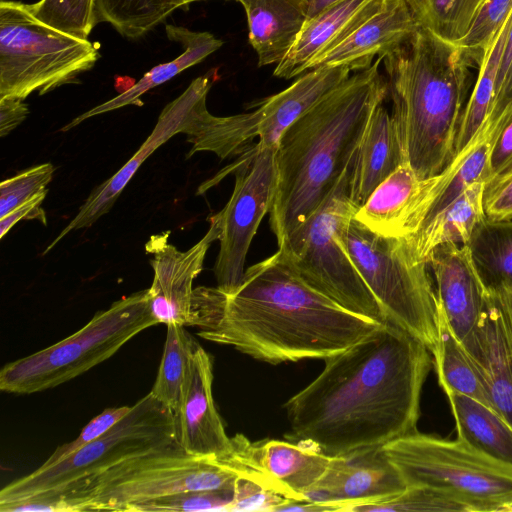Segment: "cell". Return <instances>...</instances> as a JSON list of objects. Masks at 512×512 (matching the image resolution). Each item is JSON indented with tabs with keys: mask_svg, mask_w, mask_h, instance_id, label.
Listing matches in <instances>:
<instances>
[{
	"mask_svg": "<svg viewBox=\"0 0 512 512\" xmlns=\"http://www.w3.org/2000/svg\"><path fill=\"white\" fill-rule=\"evenodd\" d=\"M428 348L386 321L284 404L291 436L330 457L382 447L417 431Z\"/></svg>",
	"mask_w": 512,
	"mask_h": 512,
	"instance_id": "1",
	"label": "cell"
},
{
	"mask_svg": "<svg viewBox=\"0 0 512 512\" xmlns=\"http://www.w3.org/2000/svg\"><path fill=\"white\" fill-rule=\"evenodd\" d=\"M382 323L315 290L280 249L246 269L238 288H194L188 326L201 338L270 364L326 359Z\"/></svg>",
	"mask_w": 512,
	"mask_h": 512,
	"instance_id": "2",
	"label": "cell"
},
{
	"mask_svg": "<svg viewBox=\"0 0 512 512\" xmlns=\"http://www.w3.org/2000/svg\"><path fill=\"white\" fill-rule=\"evenodd\" d=\"M382 61L350 74L282 133L269 211L278 243L322 205L352 163L374 109L388 95Z\"/></svg>",
	"mask_w": 512,
	"mask_h": 512,
	"instance_id": "3",
	"label": "cell"
},
{
	"mask_svg": "<svg viewBox=\"0 0 512 512\" xmlns=\"http://www.w3.org/2000/svg\"><path fill=\"white\" fill-rule=\"evenodd\" d=\"M383 65L406 162L420 179L438 175L454 159L475 65L457 44L421 27L383 56Z\"/></svg>",
	"mask_w": 512,
	"mask_h": 512,
	"instance_id": "4",
	"label": "cell"
},
{
	"mask_svg": "<svg viewBox=\"0 0 512 512\" xmlns=\"http://www.w3.org/2000/svg\"><path fill=\"white\" fill-rule=\"evenodd\" d=\"M336 237L380 305L386 320L406 330L433 354L439 341V310L426 262L405 237L377 234L348 217Z\"/></svg>",
	"mask_w": 512,
	"mask_h": 512,
	"instance_id": "5",
	"label": "cell"
},
{
	"mask_svg": "<svg viewBox=\"0 0 512 512\" xmlns=\"http://www.w3.org/2000/svg\"><path fill=\"white\" fill-rule=\"evenodd\" d=\"M227 462L187 453L178 442L135 456L75 482L49 498L72 511H125L132 504L175 493L231 487L239 478Z\"/></svg>",
	"mask_w": 512,
	"mask_h": 512,
	"instance_id": "6",
	"label": "cell"
},
{
	"mask_svg": "<svg viewBox=\"0 0 512 512\" xmlns=\"http://www.w3.org/2000/svg\"><path fill=\"white\" fill-rule=\"evenodd\" d=\"M156 324L148 290L135 292L95 313L67 338L7 363L0 371V389L32 394L59 386L107 360L130 339Z\"/></svg>",
	"mask_w": 512,
	"mask_h": 512,
	"instance_id": "7",
	"label": "cell"
},
{
	"mask_svg": "<svg viewBox=\"0 0 512 512\" xmlns=\"http://www.w3.org/2000/svg\"><path fill=\"white\" fill-rule=\"evenodd\" d=\"M99 57L97 45L42 22L30 4L0 1V98L74 83Z\"/></svg>",
	"mask_w": 512,
	"mask_h": 512,
	"instance_id": "8",
	"label": "cell"
},
{
	"mask_svg": "<svg viewBox=\"0 0 512 512\" xmlns=\"http://www.w3.org/2000/svg\"><path fill=\"white\" fill-rule=\"evenodd\" d=\"M407 487L450 494L471 512H509L512 467L477 451L457 437L447 440L418 431L381 447Z\"/></svg>",
	"mask_w": 512,
	"mask_h": 512,
	"instance_id": "9",
	"label": "cell"
},
{
	"mask_svg": "<svg viewBox=\"0 0 512 512\" xmlns=\"http://www.w3.org/2000/svg\"><path fill=\"white\" fill-rule=\"evenodd\" d=\"M353 161L322 205L289 232L278 249L315 290L351 312L384 323L383 310L336 237L342 221L358 210L349 197Z\"/></svg>",
	"mask_w": 512,
	"mask_h": 512,
	"instance_id": "10",
	"label": "cell"
},
{
	"mask_svg": "<svg viewBox=\"0 0 512 512\" xmlns=\"http://www.w3.org/2000/svg\"><path fill=\"white\" fill-rule=\"evenodd\" d=\"M177 441L174 413L150 393L100 438L57 464L39 467L0 491V507L35 497H52L71 484L99 474L126 459Z\"/></svg>",
	"mask_w": 512,
	"mask_h": 512,
	"instance_id": "11",
	"label": "cell"
},
{
	"mask_svg": "<svg viewBox=\"0 0 512 512\" xmlns=\"http://www.w3.org/2000/svg\"><path fill=\"white\" fill-rule=\"evenodd\" d=\"M227 172L218 173L201 184L197 194L216 185L227 173L235 174L232 195L218 212L220 248L214 265L217 287L235 291L245 274L246 257L263 217L270 211L276 190L275 148L256 143L245 151Z\"/></svg>",
	"mask_w": 512,
	"mask_h": 512,
	"instance_id": "12",
	"label": "cell"
},
{
	"mask_svg": "<svg viewBox=\"0 0 512 512\" xmlns=\"http://www.w3.org/2000/svg\"><path fill=\"white\" fill-rule=\"evenodd\" d=\"M231 441V452L220 460L240 477L298 501L305 500L304 494L323 478L333 459L315 448L281 440L251 442L236 434Z\"/></svg>",
	"mask_w": 512,
	"mask_h": 512,
	"instance_id": "13",
	"label": "cell"
},
{
	"mask_svg": "<svg viewBox=\"0 0 512 512\" xmlns=\"http://www.w3.org/2000/svg\"><path fill=\"white\" fill-rule=\"evenodd\" d=\"M207 233L186 251H180L168 242L169 232L153 235L146 251L153 255L150 263L154 271L148 290L152 315L158 324L188 326L193 295V282L203 269L206 253L219 240L221 227L218 213L209 218Z\"/></svg>",
	"mask_w": 512,
	"mask_h": 512,
	"instance_id": "14",
	"label": "cell"
},
{
	"mask_svg": "<svg viewBox=\"0 0 512 512\" xmlns=\"http://www.w3.org/2000/svg\"><path fill=\"white\" fill-rule=\"evenodd\" d=\"M213 75L214 72L209 71L197 77L181 95L163 108L154 129L136 153L112 177L91 192L75 217L50 243L43 254L48 253L70 232L90 227L109 212L141 164L171 137L183 133L194 105L202 96L207 95L212 87Z\"/></svg>",
	"mask_w": 512,
	"mask_h": 512,
	"instance_id": "15",
	"label": "cell"
},
{
	"mask_svg": "<svg viewBox=\"0 0 512 512\" xmlns=\"http://www.w3.org/2000/svg\"><path fill=\"white\" fill-rule=\"evenodd\" d=\"M406 488L397 468L378 447L333 457L326 474L304 499L351 512L359 505L394 498Z\"/></svg>",
	"mask_w": 512,
	"mask_h": 512,
	"instance_id": "16",
	"label": "cell"
},
{
	"mask_svg": "<svg viewBox=\"0 0 512 512\" xmlns=\"http://www.w3.org/2000/svg\"><path fill=\"white\" fill-rule=\"evenodd\" d=\"M495 411L512 427V289L486 292V305L471 338L462 344Z\"/></svg>",
	"mask_w": 512,
	"mask_h": 512,
	"instance_id": "17",
	"label": "cell"
},
{
	"mask_svg": "<svg viewBox=\"0 0 512 512\" xmlns=\"http://www.w3.org/2000/svg\"><path fill=\"white\" fill-rule=\"evenodd\" d=\"M213 362L198 343L174 412L177 441L189 454L222 459L232 450L216 409L213 394Z\"/></svg>",
	"mask_w": 512,
	"mask_h": 512,
	"instance_id": "18",
	"label": "cell"
},
{
	"mask_svg": "<svg viewBox=\"0 0 512 512\" xmlns=\"http://www.w3.org/2000/svg\"><path fill=\"white\" fill-rule=\"evenodd\" d=\"M433 273L438 306L461 344L466 343L480 321L486 290L472 262L467 245L443 244L427 259Z\"/></svg>",
	"mask_w": 512,
	"mask_h": 512,
	"instance_id": "19",
	"label": "cell"
},
{
	"mask_svg": "<svg viewBox=\"0 0 512 512\" xmlns=\"http://www.w3.org/2000/svg\"><path fill=\"white\" fill-rule=\"evenodd\" d=\"M419 28L405 0H384L376 13L335 48L314 59L308 70L321 66L367 69L375 56L390 53Z\"/></svg>",
	"mask_w": 512,
	"mask_h": 512,
	"instance_id": "20",
	"label": "cell"
},
{
	"mask_svg": "<svg viewBox=\"0 0 512 512\" xmlns=\"http://www.w3.org/2000/svg\"><path fill=\"white\" fill-rule=\"evenodd\" d=\"M384 0H343L307 20L296 42L274 69V76L290 79L349 37L376 13Z\"/></svg>",
	"mask_w": 512,
	"mask_h": 512,
	"instance_id": "21",
	"label": "cell"
},
{
	"mask_svg": "<svg viewBox=\"0 0 512 512\" xmlns=\"http://www.w3.org/2000/svg\"><path fill=\"white\" fill-rule=\"evenodd\" d=\"M310 70L285 90L258 104L257 143L260 146L276 148L282 133L351 73L341 66H321Z\"/></svg>",
	"mask_w": 512,
	"mask_h": 512,
	"instance_id": "22",
	"label": "cell"
},
{
	"mask_svg": "<svg viewBox=\"0 0 512 512\" xmlns=\"http://www.w3.org/2000/svg\"><path fill=\"white\" fill-rule=\"evenodd\" d=\"M406 159L391 114L383 103L373 111L353 161L349 197L358 209Z\"/></svg>",
	"mask_w": 512,
	"mask_h": 512,
	"instance_id": "23",
	"label": "cell"
},
{
	"mask_svg": "<svg viewBox=\"0 0 512 512\" xmlns=\"http://www.w3.org/2000/svg\"><path fill=\"white\" fill-rule=\"evenodd\" d=\"M244 7L249 42L258 65L279 64L307 22L304 0H239Z\"/></svg>",
	"mask_w": 512,
	"mask_h": 512,
	"instance_id": "24",
	"label": "cell"
},
{
	"mask_svg": "<svg viewBox=\"0 0 512 512\" xmlns=\"http://www.w3.org/2000/svg\"><path fill=\"white\" fill-rule=\"evenodd\" d=\"M165 30L169 40L175 41L183 47V52L177 58L153 67L134 85L116 97L77 116L61 128L60 131L66 132L93 116L113 111L124 106L141 104L140 98L143 94L169 81L189 67L200 63L223 45L222 40L216 38L209 32L191 31L185 27L171 24L166 25Z\"/></svg>",
	"mask_w": 512,
	"mask_h": 512,
	"instance_id": "25",
	"label": "cell"
},
{
	"mask_svg": "<svg viewBox=\"0 0 512 512\" xmlns=\"http://www.w3.org/2000/svg\"><path fill=\"white\" fill-rule=\"evenodd\" d=\"M424 182L407 162L401 164L372 192L353 218L377 234L406 237Z\"/></svg>",
	"mask_w": 512,
	"mask_h": 512,
	"instance_id": "26",
	"label": "cell"
},
{
	"mask_svg": "<svg viewBox=\"0 0 512 512\" xmlns=\"http://www.w3.org/2000/svg\"><path fill=\"white\" fill-rule=\"evenodd\" d=\"M206 99L204 95L194 105L183 130L192 144L187 158L201 151L213 152L221 159L242 155L258 137V111L214 116L207 109Z\"/></svg>",
	"mask_w": 512,
	"mask_h": 512,
	"instance_id": "27",
	"label": "cell"
},
{
	"mask_svg": "<svg viewBox=\"0 0 512 512\" xmlns=\"http://www.w3.org/2000/svg\"><path fill=\"white\" fill-rule=\"evenodd\" d=\"M484 185V181L473 183L430 222L405 237L418 261L427 263L431 252L440 245L468 243L473 230L485 217Z\"/></svg>",
	"mask_w": 512,
	"mask_h": 512,
	"instance_id": "28",
	"label": "cell"
},
{
	"mask_svg": "<svg viewBox=\"0 0 512 512\" xmlns=\"http://www.w3.org/2000/svg\"><path fill=\"white\" fill-rule=\"evenodd\" d=\"M458 438L477 451L512 467V427L494 410L454 392L445 393Z\"/></svg>",
	"mask_w": 512,
	"mask_h": 512,
	"instance_id": "29",
	"label": "cell"
},
{
	"mask_svg": "<svg viewBox=\"0 0 512 512\" xmlns=\"http://www.w3.org/2000/svg\"><path fill=\"white\" fill-rule=\"evenodd\" d=\"M486 292L512 289V220L486 216L466 244Z\"/></svg>",
	"mask_w": 512,
	"mask_h": 512,
	"instance_id": "30",
	"label": "cell"
},
{
	"mask_svg": "<svg viewBox=\"0 0 512 512\" xmlns=\"http://www.w3.org/2000/svg\"><path fill=\"white\" fill-rule=\"evenodd\" d=\"M439 310V341L432 354L438 382L445 393L471 397L494 410L486 386L461 342ZM496 412V411H495Z\"/></svg>",
	"mask_w": 512,
	"mask_h": 512,
	"instance_id": "31",
	"label": "cell"
},
{
	"mask_svg": "<svg viewBox=\"0 0 512 512\" xmlns=\"http://www.w3.org/2000/svg\"><path fill=\"white\" fill-rule=\"evenodd\" d=\"M512 26V11L496 34L481 64L471 96L466 103L455 139L454 157L479 134L489 114L506 39Z\"/></svg>",
	"mask_w": 512,
	"mask_h": 512,
	"instance_id": "32",
	"label": "cell"
},
{
	"mask_svg": "<svg viewBox=\"0 0 512 512\" xmlns=\"http://www.w3.org/2000/svg\"><path fill=\"white\" fill-rule=\"evenodd\" d=\"M185 0H94L96 25L111 24L128 39H138L162 23Z\"/></svg>",
	"mask_w": 512,
	"mask_h": 512,
	"instance_id": "33",
	"label": "cell"
},
{
	"mask_svg": "<svg viewBox=\"0 0 512 512\" xmlns=\"http://www.w3.org/2000/svg\"><path fill=\"white\" fill-rule=\"evenodd\" d=\"M197 340L178 324L167 325L166 340L151 391L156 400L175 412Z\"/></svg>",
	"mask_w": 512,
	"mask_h": 512,
	"instance_id": "34",
	"label": "cell"
},
{
	"mask_svg": "<svg viewBox=\"0 0 512 512\" xmlns=\"http://www.w3.org/2000/svg\"><path fill=\"white\" fill-rule=\"evenodd\" d=\"M419 27L452 43L462 39L487 0H405Z\"/></svg>",
	"mask_w": 512,
	"mask_h": 512,
	"instance_id": "35",
	"label": "cell"
},
{
	"mask_svg": "<svg viewBox=\"0 0 512 512\" xmlns=\"http://www.w3.org/2000/svg\"><path fill=\"white\" fill-rule=\"evenodd\" d=\"M234 497L235 484L223 489L185 491L158 497L129 505L125 511H231Z\"/></svg>",
	"mask_w": 512,
	"mask_h": 512,
	"instance_id": "36",
	"label": "cell"
},
{
	"mask_svg": "<svg viewBox=\"0 0 512 512\" xmlns=\"http://www.w3.org/2000/svg\"><path fill=\"white\" fill-rule=\"evenodd\" d=\"M30 7L42 22L79 38L88 39L96 26L94 0H40Z\"/></svg>",
	"mask_w": 512,
	"mask_h": 512,
	"instance_id": "37",
	"label": "cell"
},
{
	"mask_svg": "<svg viewBox=\"0 0 512 512\" xmlns=\"http://www.w3.org/2000/svg\"><path fill=\"white\" fill-rule=\"evenodd\" d=\"M372 511L471 512L469 507L458 498L438 490L421 486L407 487L405 491L394 498L359 505L351 510V512Z\"/></svg>",
	"mask_w": 512,
	"mask_h": 512,
	"instance_id": "38",
	"label": "cell"
},
{
	"mask_svg": "<svg viewBox=\"0 0 512 512\" xmlns=\"http://www.w3.org/2000/svg\"><path fill=\"white\" fill-rule=\"evenodd\" d=\"M512 11V0H487L457 44L475 66L481 64L496 34Z\"/></svg>",
	"mask_w": 512,
	"mask_h": 512,
	"instance_id": "39",
	"label": "cell"
},
{
	"mask_svg": "<svg viewBox=\"0 0 512 512\" xmlns=\"http://www.w3.org/2000/svg\"><path fill=\"white\" fill-rule=\"evenodd\" d=\"M55 168L51 163L31 167L0 184V217L46 190Z\"/></svg>",
	"mask_w": 512,
	"mask_h": 512,
	"instance_id": "40",
	"label": "cell"
},
{
	"mask_svg": "<svg viewBox=\"0 0 512 512\" xmlns=\"http://www.w3.org/2000/svg\"><path fill=\"white\" fill-rule=\"evenodd\" d=\"M131 408L132 406H121L105 409L82 429L75 440L57 447L40 467H48L57 464L74 452L100 438L122 420L130 412Z\"/></svg>",
	"mask_w": 512,
	"mask_h": 512,
	"instance_id": "41",
	"label": "cell"
},
{
	"mask_svg": "<svg viewBox=\"0 0 512 512\" xmlns=\"http://www.w3.org/2000/svg\"><path fill=\"white\" fill-rule=\"evenodd\" d=\"M289 498L261 485L239 477L235 483V497L231 511H270L286 503Z\"/></svg>",
	"mask_w": 512,
	"mask_h": 512,
	"instance_id": "42",
	"label": "cell"
},
{
	"mask_svg": "<svg viewBox=\"0 0 512 512\" xmlns=\"http://www.w3.org/2000/svg\"><path fill=\"white\" fill-rule=\"evenodd\" d=\"M483 207L487 218L512 219V167L485 182Z\"/></svg>",
	"mask_w": 512,
	"mask_h": 512,
	"instance_id": "43",
	"label": "cell"
},
{
	"mask_svg": "<svg viewBox=\"0 0 512 512\" xmlns=\"http://www.w3.org/2000/svg\"><path fill=\"white\" fill-rule=\"evenodd\" d=\"M512 112V61L506 72V75L499 87L494 93L489 114L484 124V128L491 131L499 129Z\"/></svg>",
	"mask_w": 512,
	"mask_h": 512,
	"instance_id": "44",
	"label": "cell"
},
{
	"mask_svg": "<svg viewBox=\"0 0 512 512\" xmlns=\"http://www.w3.org/2000/svg\"><path fill=\"white\" fill-rule=\"evenodd\" d=\"M489 167L490 179L512 167V112L496 136L490 153Z\"/></svg>",
	"mask_w": 512,
	"mask_h": 512,
	"instance_id": "45",
	"label": "cell"
},
{
	"mask_svg": "<svg viewBox=\"0 0 512 512\" xmlns=\"http://www.w3.org/2000/svg\"><path fill=\"white\" fill-rule=\"evenodd\" d=\"M48 189L40 192L27 202L0 217V238H3L10 229L22 219H38L46 224V216L41 204L46 197Z\"/></svg>",
	"mask_w": 512,
	"mask_h": 512,
	"instance_id": "46",
	"label": "cell"
},
{
	"mask_svg": "<svg viewBox=\"0 0 512 512\" xmlns=\"http://www.w3.org/2000/svg\"><path fill=\"white\" fill-rule=\"evenodd\" d=\"M29 109L24 99L18 97L0 98V136L8 135L27 117Z\"/></svg>",
	"mask_w": 512,
	"mask_h": 512,
	"instance_id": "47",
	"label": "cell"
},
{
	"mask_svg": "<svg viewBox=\"0 0 512 512\" xmlns=\"http://www.w3.org/2000/svg\"><path fill=\"white\" fill-rule=\"evenodd\" d=\"M343 0H304L308 20Z\"/></svg>",
	"mask_w": 512,
	"mask_h": 512,
	"instance_id": "48",
	"label": "cell"
},
{
	"mask_svg": "<svg viewBox=\"0 0 512 512\" xmlns=\"http://www.w3.org/2000/svg\"><path fill=\"white\" fill-rule=\"evenodd\" d=\"M201 1V0H185L186 5L188 6L192 2ZM239 1V0H237Z\"/></svg>",
	"mask_w": 512,
	"mask_h": 512,
	"instance_id": "49",
	"label": "cell"
},
{
	"mask_svg": "<svg viewBox=\"0 0 512 512\" xmlns=\"http://www.w3.org/2000/svg\"><path fill=\"white\" fill-rule=\"evenodd\" d=\"M509 512H512V508L509 509Z\"/></svg>",
	"mask_w": 512,
	"mask_h": 512,
	"instance_id": "50",
	"label": "cell"
}]
</instances>
